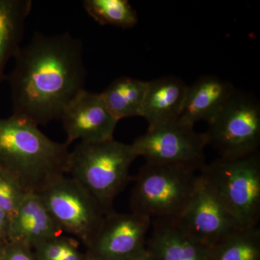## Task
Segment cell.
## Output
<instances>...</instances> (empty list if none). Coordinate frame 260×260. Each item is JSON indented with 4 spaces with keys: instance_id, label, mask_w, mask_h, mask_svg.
I'll return each mask as SVG.
<instances>
[{
    "instance_id": "obj_9",
    "label": "cell",
    "mask_w": 260,
    "mask_h": 260,
    "mask_svg": "<svg viewBox=\"0 0 260 260\" xmlns=\"http://www.w3.org/2000/svg\"><path fill=\"white\" fill-rule=\"evenodd\" d=\"M152 220L133 213L106 215L97 234L86 246L88 260H129L146 251Z\"/></svg>"
},
{
    "instance_id": "obj_18",
    "label": "cell",
    "mask_w": 260,
    "mask_h": 260,
    "mask_svg": "<svg viewBox=\"0 0 260 260\" xmlns=\"http://www.w3.org/2000/svg\"><path fill=\"white\" fill-rule=\"evenodd\" d=\"M208 260H260V229L244 228L207 248Z\"/></svg>"
},
{
    "instance_id": "obj_8",
    "label": "cell",
    "mask_w": 260,
    "mask_h": 260,
    "mask_svg": "<svg viewBox=\"0 0 260 260\" xmlns=\"http://www.w3.org/2000/svg\"><path fill=\"white\" fill-rule=\"evenodd\" d=\"M137 156L146 162L169 164L200 170L205 165L208 145L205 133L178 120L148 128L132 144Z\"/></svg>"
},
{
    "instance_id": "obj_12",
    "label": "cell",
    "mask_w": 260,
    "mask_h": 260,
    "mask_svg": "<svg viewBox=\"0 0 260 260\" xmlns=\"http://www.w3.org/2000/svg\"><path fill=\"white\" fill-rule=\"evenodd\" d=\"M232 83L214 75H205L188 85L179 120L194 126L198 121L210 124L235 92Z\"/></svg>"
},
{
    "instance_id": "obj_10",
    "label": "cell",
    "mask_w": 260,
    "mask_h": 260,
    "mask_svg": "<svg viewBox=\"0 0 260 260\" xmlns=\"http://www.w3.org/2000/svg\"><path fill=\"white\" fill-rule=\"evenodd\" d=\"M177 222L190 237L206 248L244 229L200 177L196 190Z\"/></svg>"
},
{
    "instance_id": "obj_24",
    "label": "cell",
    "mask_w": 260,
    "mask_h": 260,
    "mask_svg": "<svg viewBox=\"0 0 260 260\" xmlns=\"http://www.w3.org/2000/svg\"><path fill=\"white\" fill-rule=\"evenodd\" d=\"M129 260H152L151 258L149 256L148 253L145 251L144 254H142L139 256H137V257L133 258V259H129Z\"/></svg>"
},
{
    "instance_id": "obj_19",
    "label": "cell",
    "mask_w": 260,
    "mask_h": 260,
    "mask_svg": "<svg viewBox=\"0 0 260 260\" xmlns=\"http://www.w3.org/2000/svg\"><path fill=\"white\" fill-rule=\"evenodd\" d=\"M83 5L99 25L130 28L138 23V13L127 0H85Z\"/></svg>"
},
{
    "instance_id": "obj_1",
    "label": "cell",
    "mask_w": 260,
    "mask_h": 260,
    "mask_svg": "<svg viewBox=\"0 0 260 260\" xmlns=\"http://www.w3.org/2000/svg\"><path fill=\"white\" fill-rule=\"evenodd\" d=\"M14 59V69L6 76L13 115L37 126L60 119L67 104L85 89L83 43L68 32H36Z\"/></svg>"
},
{
    "instance_id": "obj_4",
    "label": "cell",
    "mask_w": 260,
    "mask_h": 260,
    "mask_svg": "<svg viewBox=\"0 0 260 260\" xmlns=\"http://www.w3.org/2000/svg\"><path fill=\"white\" fill-rule=\"evenodd\" d=\"M198 183L199 175L190 168L146 162L135 177L131 213L152 221H178Z\"/></svg>"
},
{
    "instance_id": "obj_22",
    "label": "cell",
    "mask_w": 260,
    "mask_h": 260,
    "mask_svg": "<svg viewBox=\"0 0 260 260\" xmlns=\"http://www.w3.org/2000/svg\"><path fill=\"white\" fill-rule=\"evenodd\" d=\"M0 260H35L31 248L20 243L5 244Z\"/></svg>"
},
{
    "instance_id": "obj_15",
    "label": "cell",
    "mask_w": 260,
    "mask_h": 260,
    "mask_svg": "<svg viewBox=\"0 0 260 260\" xmlns=\"http://www.w3.org/2000/svg\"><path fill=\"white\" fill-rule=\"evenodd\" d=\"M187 88L177 77L148 81L141 116L148 121V128L179 119Z\"/></svg>"
},
{
    "instance_id": "obj_3",
    "label": "cell",
    "mask_w": 260,
    "mask_h": 260,
    "mask_svg": "<svg viewBox=\"0 0 260 260\" xmlns=\"http://www.w3.org/2000/svg\"><path fill=\"white\" fill-rule=\"evenodd\" d=\"M138 158L132 144L114 139L80 143L70 152L68 174L93 197L105 215L114 213L116 197L131 179L129 169Z\"/></svg>"
},
{
    "instance_id": "obj_6",
    "label": "cell",
    "mask_w": 260,
    "mask_h": 260,
    "mask_svg": "<svg viewBox=\"0 0 260 260\" xmlns=\"http://www.w3.org/2000/svg\"><path fill=\"white\" fill-rule=\"evenodd\" d=\"M208 145L223 158H239L259 152L260 105L246 93L235 90L205 133Z\"/></svg>"
},
{
    "instance_id": "obj_16",
    "label": "cell",
    "mask_w": 260,
    "mask_h": 260,
    "mask_svg": "<svg viewBox=\"0 0 260 260\" xmlns=\"http://www.w3.org/2000/svg\"><path fill=\"white\" fill-rule=\"evenodd\" d=\"M32 8L30 0H0V86L5 70L21 47L25 22Z\"/></svg>"
},
{
    "instance_id": "obj_2",
    "label": "cell",
    "mask_w": 260,
    "mask_h": 260,
    "mask_svg": "<svg viewBox=\"0 0 260 260\" xmlns=\"http://www.w3.org/2000/svg\"><path fill=\"white\" fill-rule=\"evenodd\" d=\"M69 156V145L49 139L36 124L0 118V168L27 193L42 194L64 177Z\"/></svg>"
},
{
    "instance_id": "obj_17",
    "label": "cell",
    "mask_w": 260,
    "mask_h": 260,
    "mask_svg": "<svg viewBox=\"0 0 260 260\" xmlns=\"http://www.w3.org/2000/svg\"><path fill=\"white\" fill-rule=\"evenodd\" d=\"M148 81L130 77L116 78L102 92V96L118 121L141 116Z\"/></svg>"
},
{
    "instance_id": "obj_25",
    "label": "cell",
    "mask_w": 260,
    "mask_h": 260,
    "mask_svg": "<svg viewBox=\"0 0 260 260\" xmlns=\"http://www.w3.org/2000/svg\"><path fill=\"white\" fill-rule=\"evenodd\" d=\"M8 242H0V258L3 254V249H4L5 244Z\"/></svg>"
},
{
    "instance_id": "obj_23",
    "label": "cell",
    "mask_w": 260,
    "mask_h": 260,
    "mask_svg": "<svg viewBox=\"0 0 260 260\" xmlns=\"http://www.w3.org/2000/svg\"><path fill=\"white\" fill-rule=\"evenodd\" d=\"M11 218L0 209V242H8Z\"/></svg>"
},
{
    "instance_id": "obj_11",
    "label": "cell",
    "mask_w": 260,
    "mask_h": 260,
    "mask_svg": "<svg viewBox=\"0 0 260 260\" xmlns=\"http://www.w3.org/2000/svg\"><path fill=\"white\" fill-rule=\"evenodd\" d=\"M60 119L68 135V145L77 140L96 143L114 139L119 122L108 109L102 94L85 89L67 104Z\"/></svg>"
},
{
    "instance_id": "obj_26",
    "label": "cell",
    "mask_w": 260,
    "mask_h": 260,
    "mask_svg": "<svg viewBox=\"0 0 260 260\" xmlns=\"http://www.w3.org/2000/svg\"><path fill=\"white\" fill-rule=\"evenodd\" d=\"M86 257H87V256H86ZM87 260H88V259H87Z\"/></svg>"
},
{
    "instance_id": "obj_7",
    "label": "cell",
    "mask_w": 260,
    "mask_h": 260,
    "mask_svg": "<svg viewBox=\"0 0 260 260\" xmlns=\"http://www.w3.org/2000/svg\"><path fill=\"white\" fill-rule=\"evenodd\" d=\"M40 195L61 232L70 234L86 247L106 216L93 197L78 181L65 177Z\"/></svg>"
},
{
    "instance_id": "obj_21",
    "label": "cell",
    "mask_w": 260,
    "mask_h": 260,
    "mask_svg": "<svg viewBox=\"0 0 260 260\" xmlns=\"http://www.w3.org/2000/svg\"><path fill=\"white\" fill-rule=\"evenodd\" d=\"M27 194L9 173L0 168V209L12 218Z\"/></svg>"
},
{
    "instance_id": "obj_5",
    "label": "cell",
    "mask_w": 260,
    "mask_h": 260,
    "mask_svg": "<svg viewBox=\"0 0 260 260\" xmlns=\"http://www.w3.org/2000/svg\"><path fill=\"white\" fill-rule=\"evenodd\" d=\"M199 177L242 228L258 225L260 218L259 152L205 164Z\"/></svg>"
},
{
    "instance_id": "obj_14",
    "label": "cell",
    "mask_w": 260,
    "mask_h": 260,
    "mask_svg": "<svg viewBox=\"0 0 260 260\" xmlns=\"http://www.w3.org/2000/svg\"><path fill=\"white\" fill-rule=\"evenodd\" d=\"M151 228L146 250L152 260H208L207 248L177 221L153 220Z\"/></svg>"
},
{
    "instance_id": "obj_20",
    "label": "cell",
    "mask_w": 260,
    "mask_h": 260,
    "mask_svg": "<svg viewBox=\"0 0 260 260\" xmlns=\"http://www.w3.org/2000/svg\"><path fill=\"white\" fill-rule=\"evenodd\" d=\"M32 252L35 260H87L76 239L61 235L36 246Z\"/></svg>"
},
{
    "instance_id": "obj_13",
    "label": "cell",
    "mask_w": 260,
    "mask_h": 260,
    "mask_svg": "<svg viewBox=\"0 0 260 260\" xmlns=\"http://www.w3.org/2000/svg\"><path fill=\"white\" fill-rule=\"evenodd\" d=\"M63 234L54 223L40 194L28 193L10 221L8 242L34 249Z\"/></svg>"
}]
</instances>
